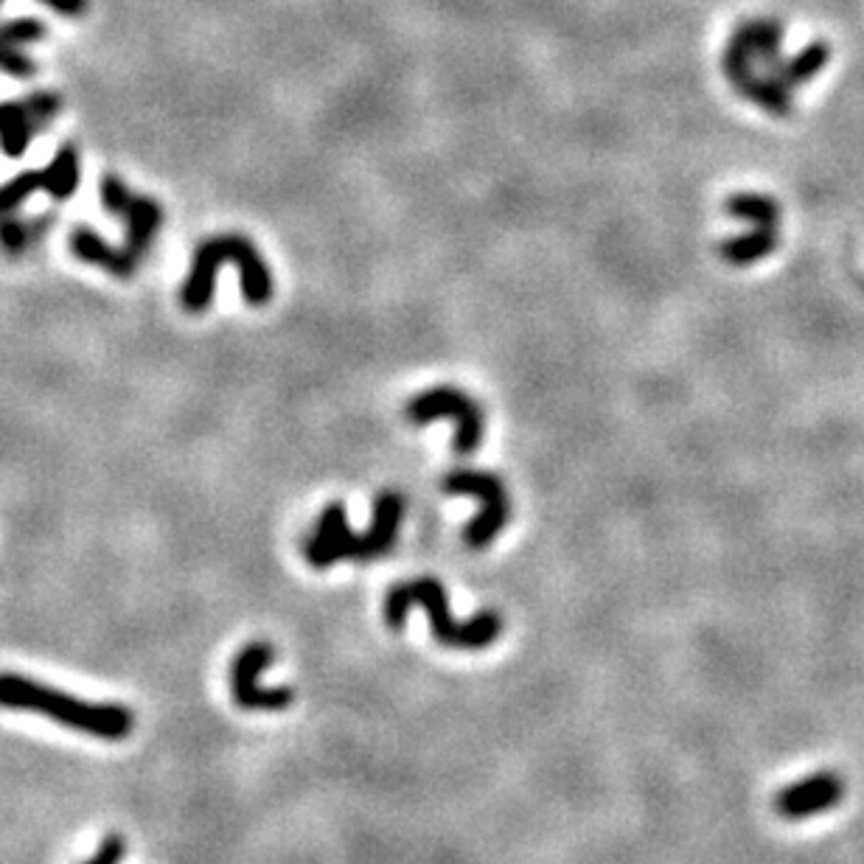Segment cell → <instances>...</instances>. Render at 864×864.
<instances>
[{"instance_id":"cell-10","label":"cell","mask_w":864,"mask_h":864,"mask_svg":"<svg viewBox=\"0 0 864 864\" xmlns=\"http://www.w3.org/2000/svg\"><path fill=\"white\" fill-rule=\"evenodd\" d=\"M730 37L738 40L749 51L755 68H760L764 74L784 56V23L778 18L741 20Z\"/></svg>"},{"instance_id":"cell-11","label":"cell","mask_w":864,"mask_h":864,"mask_svg":"<svg viewBox=\"0 0 864 864\" xmlns=\"http://www.w3.org/2000/svg\"><path fill=\"white\" fill-rule=\"evenodd\" d=\"M71 253L79 261H87V264L105 267V270L116 278H132L138 267H141L136 259L127 256L123 247L107 245L96 230L85 228V225H79V228L71 234Z\"/></svg>"},{"instance_id":"cell-18","label":"cell","mask_w":864,"mask_h":864,"mask_svg":"<svg viewBox=\"0 0 864 864\" xmlns=\"http://www.w3.org/2000/svg\"><path fill=\"white\" fill-rule=\"evenodd\" d=\"M45 225H51V219H34L25 223L12 214L0 216V247L9 256H20L23 250H29L31 241H37L45 234Z\"/></svg>"},{"instance_id":"cell-13","label":"cell","mask_w":864,"mask_h":864,"mask_svg":"<svg viewBox=\"0 0 864 864\" xmlns=\"http://www.w3.org/2000/svg\"><path fill=\"white\" fill-rule=\"evenodd\" d=\"M733 90L738 93L741 99L753 101L755 107H760V110L775 118H789L795 112V99H791L789 87H784L775 76L764 74L758 68L744 76L738 85H733Z\"/></svg>"},{"instance_id":"cell-4","label":"cell","mask_w":864,"mask_h":864,"mask_svg":"<svg viewBox=\"0 0 864 864\" xmlns=\"http://www.w3.org/2000/svg\"><path fill=\"white\" fill-rule=\"evenodd\" d=\"M223 264H236L241 281V295L250 306H264L272 298V276L256 245L239 234L214 236L203 241L194 253L192 276L180 292V303L188 312H203L214 301L216 270Z\"/></svg>"},{"instance_id":"cell-1","label":"cell","mask_w":864,"mask_h":864,"mask_svg":"<svg viewBox=\"0 0 864 864\" xmlns=\"http://www.w3.org/2000/svg\"><path fill=\"white\" fill-rule=\"evenodd\" d=\"M401 517H404V497L393 488H385L374 500V522L365 533H354L348 528L346 506L332 503L323 508L317 517L315 531L306 539V562L315 570H326L343 559H357V562H374L379 555L390 553L396 544Z\"/></svg>"},{"instance_id":"cell-6","label":"cell","mask_w":864,"mask_h":864,"mask_svg":"<svg viewBox=\"0 0 864 864\" xmlns=\"http://www.w3.org/2000/svg\"><path fill=\"white\" fill-rule=\"evenodd\" d=\"M413 424H430L439 419H452L457 424L455 452L457 455H475L483 441V413L477 401L469 399L457 388H432L415 396L404 410Z\"/></svg>"},{"instance_id":"cell-8","label":"cell","mask_w":864,"mask_h":864,"mask_svg":"<svg viewBox=\"0 0 864 864\" xmlns=\"http://www.w3.org/2000/svg\"><path fill=\"white\" fill-rule=\"evenodd\" d=\"M276 660L270 642H247L230 666V691L241 710H287L295 702L290 688H261L259 677Z\"/></svg>"},{"instance_id":"cell-21","label":"cell","mask_w":864,"mask_h":864,"mask_svg":"<svg viewBox=\"0 0 864 864\" xmlns=\"http://www.w3.org/2000/svg\"><path fill=\"white\" fill-rule=\"evenodd\" d=\"M20 101H23L25 112H29V118L34 121L37 132H43L45 127H51V123H54V118L60 116V110H62L60 93H54V90H34Z\"/></svg>"},{"instance_id":"cell-22","label":"cell","mask_w":864,"mask_h":864,"mask_svg":"<svg viewBox=\"0 0 864 864\" xmlns=\"http://www.w3.org/2000/svg\"><path fill=\"white\" fill-rule=\"evenodd\" d=\"M0 74L14 76V79H31V76H37V62L18 48H0Z\"/></svg>"},{"instance_id":"cell-24","label":"cell","mask_w":864,"mask_h":864,"mask_svg":"<svg viewBox=\"0 0 864 864\" xmlns=\"http://www.w3.org/2000/svg\"><path fill=\"white\" fill-rule=\"evenodd\" d=\"M40 3L54 9L56 14H65V18H79L87 9V0H40Z\"/></svg>"},{"instance_id":"cell-23","label":"cell","mask_w":864,"mask_h":864,"mask_svg":"<svg viewBox=\"0 0 864 864\" xmlns=\"http://www.w3.org/2000/svg\"><path fill=\"white\" fill-rule=\"evenodd\" d=\"M123 853H127V842H123L118 833H110L99 845V851L93 853L85 864H121Z\"/></svg>"},{"instance_id":"cell-5","label":"cell","mask_w":864,"mask_h":864,"mask_svg":"<svg viewBox=\"0 0 864 864\" xmlns=\"http://www.w3.org/2000/svg\"><path fill=\"white\" fill-rule=\"evenodd\" d=\"M444 492L480 503V514L463 531V542L472 550L488 548L494 539L500 537L503 528L508 525V517H511V503H508L506 483L500 477L492 475V472L455 469L444 477Z\"/></svg>"},{"instance_id":"cell-17","label":"cell","mask_w":864,"mask_h":864,"mask_svg":"<svg viewBox=\"0 0 864 864\" xmlns=\"http://www.w3.org/2000/svg\"><path fill=\"white\" fill-rule=\"evenodd\" d=\"M79 152H76L74 143H65V147L56 149L54 161L43 169V192L54 199L74 197L76 188H79Z\"/></svg>"},{"instance_id":"cell-25","label":"cell","mask_w":864,"mask_h":864,"mask_svg":"<svg viewBox=\"0 0 864 864\" xmlns=\"http://www.w3.org/2000/svg\"><path fill=\"white\" fill-rule=\"evenodd\" d=\"M0 3H3V0H0Z\"/></svg>"},{"instance_id":"cell-7","label":"cell","mask_w":864,"mask_h":864,"mask_svg":"<svg viewBox=\"0 0 864 864\" xmlns=\"http://www.w3.org/2000/svg\"><path fill=\"white\" fill-rule=\"evenodd\" d=\"M101 203L110 214L121 216L123 225H127V241H123V250L130 259H136L141 264L147 259V253L152 250V241L158 236L163 225V208L154 203L152 197H141V194H132L127 185H123L121 177H112L107 174L101 180Z\"/></svg>"},{"instance_id":"cell-2","label":"cell","mask_w":864,"mask_h":864,"mask_svg":"<svg viewBox=\"0 0 864 864\" xmlns=\"http://www.w3.org/2000/svg\"><path fill=\"white\" fill-rule=\"evenodd\" d=\"M0 708L29 710L54 719L62 727L96 735L105 741H121L136 727V716L123 704H93L56 688L34 682L20 673H0Z\"/></svg>"},{"instance_id":"cell-14","label":"cell","mask_w":864,"mask_h":864,"mask_svg":"<svg viewBox=\"0 0 864 864\" xmlns=\"http://www.w3.org/2000/svg\"><path fill=\"white\" fill-rule=\"evenodd\" d=\"M778 245V228H753L724 239L722 245H719V256H722V261H727L730 267H749L775 253Z\"/></svg>"},{"instance_id":"cell-3","label":"cell","mask_w":864,"mask_h":864,"mask_svg":"<svg viewBox=\"0 0 864 864\" xmlns=\"http://www.w3.org/2000/svg\"><path fill=\"white\" fill-rule=\"evenodd\" d=\"M413 606H421L426 612L432 637L446 648H486L503 635V617L494 609H483L475 617H469L466 624H457L450 612V604H446L444 584L439 579H415L396 584L385 595V624L390 629H399L408 620Z\"/></svg>"},{"instance_id":"cell-9","label":"cell","mask_w":864,"mask_h":864,"mask_svg":"<svg viewBox=\"0 0 864 864\" xmlns=\"http://www.w3.org/2000/svg\"><path fill=\"white\" fill-rule=\"evenodd\" d=\"M842 797H845V780L833 771H820L780 791L778 811L786 820H806L840 806Z\"/></svg>"},{"instance_id":"cell-15","label":"cell","mask_w":864,"mask_h":864,"mask_svg":"<svg viewBox=\"0 0 864 864\" xmlns=\"http://www.w3.org/2000/svg\"><path fill=\"white\" fill-rule=\"evenodd\" d=\"M724 214L749 228H778L780 225V203L760 192H741L727 197Z\"/></svg>"},{"instance_id":"cell-16","label":"cell","mask_w":864,"mask_h":864,"mask_svg":"<svg viewBox=\"0 0 864 864\" xmlns=\"http://www.w3.org/2000/svg\"><path fill=\"white\" fill-rule=\"evenodd\" d=\"M37 136V127L25 112L23 101H3L0 105V149L9 158H20Z\"/></svg>"},{"instance_id":"cell-20","label":"cell","mask_w":864,"mask_h":864,"mask_svg":"<svg viewBox=\"0 0 864 864\" xmlns=\"http://www.w3.org/2000/svg\"><path fill=\"white\" fill-rule=\"evenodd\" d=\"M45 37V25L37 18H20L0 23V48H20V45L40 43Z\"/></svg>"},{"instance_id":"cell-12","label":"cell","mask_w":864,"mask_h":864,"mask_svg":"<svg viewBox=\"0 0 864 864\" xmlns=\"http://www.w3.org/2000/svg\"><path fill=\"white\" fill-rule=\"evenodd\" d=\"M828 62H831V45H828L825 40H814V43L802 45L789 60L780 56V62H775L766 74L775 76V79L784 87H789V90H797V87L806 85V82L817 79Z\"/></svg>"},{"instance_id":"cell-19","label":"cell","mask_w":864,"mask_h":864,"mask_svg":"<svg viewBox=\"0 0 864 864\" xmlns=\"http://www.w3.org/2000/svg\"><path fill=\"white\" fill-rule=\"evenodd\" d=\"M43 169H40V172L37 169H34V172H20L14 174L12 180H7V183L0 185V216L14 214L31 194L43 192Z\"/></svg>"}]
</instances>
